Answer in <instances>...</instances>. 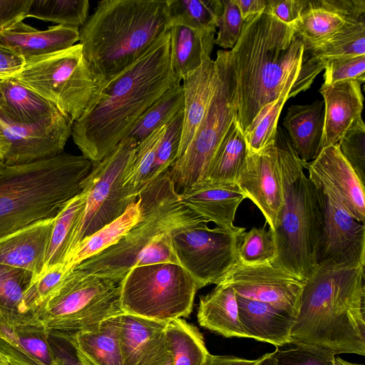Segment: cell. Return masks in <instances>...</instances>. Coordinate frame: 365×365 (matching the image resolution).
I'll return each mask as SVG.
<instances>
[{"label": "cell", "instance_id": "cell-1", "mask_svg": "<svg viewBox=\"0 0 365 365\" xmlns=\"http://www.w3.org/2000/svg\"><path fill=\"white\" fill-rule=\"evenodd\" d=\"M236 81L237 120L244 131L259 110L282 96L310 88L324 64L316 59L291 25L264 10L243 22L230 51Z\"/></svg>", "mask_w": 365, "mask_h": 365}, {"label": "cell", "instance_id": "cell-2", "mask_svg": "<svg viewBox=\"0 0 365 365\" xmlns=\"http://www.w3.org/2000/svg\"><path fill=\"white\" fill-rule=\"evenodd\" d=\"M178 83L170 66L169 29L135 63L103 84L91 108L72 125L74 143L93 163L101 161Z\"/></svg>", "mask_w": 365, "mask_h": 365}, {"label": "cell", "instance_id": "cell-3", "mask_svg": "<svg viewBox=\"0 0 365 365\" xmlns=\"http://www.w3.org/2000/svg\"><path fill=\"white\" fill-rule=\"evenodd\" d=\"M289 344L365 355L364 267L317 264L304 280Z\"/></svg>", "mask_w": 365, "mask_h": 365}, {"label": "cell", "instance_id": "cell-4", "mask_svg": "<svg viewBox=\"0 0 365 365\" xmlns=\"http://www.w3.org/2000/svg\"><path fill=\"white\" fill-rule=\"evenodd\" d=\"M141 218L118 242L73 269L83 274L109 278L120 283L133 267L179 264L171 239L173 229L200 217L183 205L168 170L139 195Z\"/></svg>", "mask_w": 365, "mask_h": 365}, {"label": "cell", "instance_id": "cell-5", "mask_svg": "<svg viewBox=\"0 0 365 365\" xmlns=\"http://www.w3.org/2000/svg\"><path fill=\"white\" fill-rule=\"evenodd\" d=\"M170 29L167 1L103 0L79 29V43L103 84Z\"/></svg>", "mask_w": 365, "mask_h": 365}, {"label": "cell", "instance_id": "cell-6", "mask_svg": "<svg viewBox=\"0 0 365 365\" xmlns=\"http://www.w3.org/2000/svg\"><path fill=\"white\" fill-rule=\"evenodd\" d=\"M93 163L63 153L19 165H0V237L54 218L83 190Z\"/></svg>", "mask_w": 365, "mask_h": 365}, {"label": "cell", "instance_id": "cell-7", "mask_svg": "<svg viewBox=\"0 0 365 365\" xmlns=\"http://www.w3.org/2000/svg\"><path fill=\"white\" fill-rule=\"evenodd\" d=\"M276 146L283 191V206L272 230L275 257L271 264L305 280L317 266L322 212L317 187L304 172L305 163L279 128Z\"/></svg>", "mask_w": 365, "mask_h": 365}, {"label": "cell", "instance_id": "cell-8", "mask_svg": "<svg viewBox=\"0 0 365 365\" xmlns=\"http://www.w3.org/2000/svg\"><path fill=\"white\" fill-rule=\"evenodd\" d=\"M13 78L47 100L73 123L91 108L103 86L79 43L26 60Z\"/></svg>", "mask_w": 365, "mask_h": 365}, {"label": "cell", "instance_id": "cell-9", "mask_svg": "<svg viewBox=\"0 0 365 365\" xmlns=\"http://www.w3.org/2000/svg\"><path fill=\"white\" fill-rule=\"evenodd\" d=\"M123 312L118 282L71 269L30 314L51 334L90 330Z\"/></svg>", "mask_w": 365, "mask_h": 365}, {"label": "cell", "instance_id": "cell-10", "mask_svg": "<svg viewBox=\"0 0 365 365\" xmlns=\"http://www.w3.org/2000/svg\"><path fill=\"white\" fill-rule=\"evenodd\" d=\"M213 93L205 115L185 153L168 169L178 192L206 179L213 158L237 120L236 81L230 51L219 50Z\"/></svg>", "mask_w": 365, "mask_h": 365}, {"label": "cell", "instance_id": "cell-11", "mask_svg": "<svg viewBox=\"0 0 365 365\" xmlns=\"http://www.w3.org/2000/svg\"><path fill=\"white\" fill-rule=\"evenodd\" d=\"M119 285L124 313L163 322L188 317L200 289L192 275L173 263L133 267Z\"/></svg>", "mask_w": 365, "mask_h": 365}, {"label": "cell", "instance_id": "cell-12", "mask_svg": "<svg viewBox=\"0 0 365 365\" xmlns=\"http://www.w3.org/2000/svg\"><path fill=\"white\" fill-rule=\"evenodd\" d=\"M137 145L133 138L126 137L103 159L93 163L83 183L85 205L72 228L64 266L83 238L120 217L133 202L123 189V178Z\"/></svg>", "mask_w": 365, "mask_h": 365}, {"label": "cell", "instance_id": "cell-13", "mask_svg": "<svg viewBox=\"0 0 365 365\" xmlns=\"http://www.w3.org/2000/svg\"><path fill=\"white\" fill-rule=\"evenodd\" d=\"M201 217L171 232L173 247L179 264L195 279L199 289L217 284L238 262L240 235L245 228L229 230L215 226Z\"/></svg>", "mask_w": 365, "mask_h": 365}, {"label": "cell", "instance_id": "cell-14", "mask_svg": "<svg viewBox=\"0 0 365 365\" xmlns=\"http://www.w3.org/2000/svg\"><path fill=\"white\" fill-rule=\"evenodd\" d=\"M73 123L61 112L33 124L16 123L0 114L3 164L24 165L61 154L71 135Z\"/></svg>", "mask_w": 365, "mask_h": 365}, {"label": "cell", "instance_id": "cell-15", "mask_svg": "<svg viewBox=\"0 0 365 365\" xmlns=\"http://www.w3.org/2000/svg\"><path fill=\"white\" fill-rule=\"evenodd\" d=\"M317 189L322 212L317 263L364 267V224L357 221L332 194Z\"/></svg>", "mask_w": 365, "mask_h": 365}, {"label": "cell", "instance_id": "cell-16", "mask_svg": "<svg viewBox=\"0 0 365 365\" xmlns=\"http://www.w3.org/2000/svg\"><path fill=\"white\" fill-rule=\"evenodd\" d=\"M304 284V280L270 263L248 265L238 261L217 284L228 286L238 296L272 304L296 317Z\"/></svg>", "mask_w": 365, "mask_h": 365}, {"label": "cell", "instance_id": "cell-17", "mask_svg": "<svg viewBox=\"0 0 365 365\" xmlns=\"http://www.w3.org/2000/svg\"><path fill=\"white\" fill-rule=\"evenodd\" d=\"M236 184L260 210L269 229L274 230L283 206L275 139L257 153L248 151Z\"/></svg>", "mask_w": 365, "mask_h": 365}, {"label": "cell", "instance_id": "cell-18", "mask_svg": "<svg viewBox=\"0 0 365 365\" xmlns=\"http://www.w3.org/2000/svg\"><path fill=\"white\" fill-rule=\"evenodd\" d=\"M309 179L317 187L332 194L359 222H365L363 184L339 150L336 144L322 149L307 163Z\"/></svg>", "mask_w": 365, "mask_h": 365}, {"label": "cell", "instance_id": "cell-19", "mask_svg": "<svg viewBox=\"0 0 365 365\" xmlns=\"http://www.w3.org/2000/svg\"><path fill=\"white\" fill-rule=\"evenodd\" d=\"M50 335L30 314L16 320L0 318V352L9 365H64L49 342Z\"/></svg>", "mask_w": 365, "mask_h": 365}, {"label": "cell", "instance_id": "cell-20", "mask_svg": "<svg viewBox=\"0 0 365 365\" xmlns=\"http://www.w3.org/2000/svg\"><path fill=\"white\" fill-rule=\"evenodd\" d=\"M112 319L119 334L123 365H166L171 355L168 322L124 312Z\"/></svg>", "mask_w": 365, "mask_h": 365}, {"label": "cell", "instance_id": "cell-21", "mask_svg": "<svg viewBox=\"0 0 365 365\" xmlns=\"http://www.w3.org/2000/svg\"><path fill=\"white\" fill-rule=\"evenodd\" d=\"M365 19L364 0H305L299 19L291 26L309 50L341 31L350 22Z\"/></svg>", "mask_w": 365, "mask_h": 365}, {"label": "cell", "instance_id": "cell-22", "mask_svg": "<svg viewBox=\"0 0 365 365\" xmlns=\"http://www.w3.org/2000/svg\"><path fill=\"white\" fill-rule=\"evenodd\" d=\"M178 193L181 203L197 215L219 227L237 228L235 214L246 197L236 183L205 180Z\"/></svg>", "mask_w": 365, "mask_h": 365}, {"label": "cell", "instance_id": "cell-23", "mask_svg": "<svg viewBox=\"0 0 365 365\" xmlns=\"http://www.w3.org/2000/svg\"><path fill=\"white\" fill-rule=\"evenodd\" d=\"M54 220H40L0 237V264L31 272V284L38 279L43 270Z\"/></svg>", "mask_w": 365, "mask_h": 365}, {"label": "cell", "instance_id": "cell-24", "mask_svg": "<svg viewBox=\"0 0 365 365\" xmlns=\"http://www.w3.org/2000/svg\"><path fill=\"white\" fill-rule=\"evenodd\" d=\"M324 128L320 150L336 144L350 126L361 118L364 97L361 83L354 81L323 83Z\"/></svg>", "mask_w": 365, "mask_h": 365}, {"label": "cell", "instance_id": "cell-25", "mask_svg": "<svg viewBox=\"0 0 365 365\" xmlns=\"http://www.w3.org/2000/svg\"><path fill=\"white\" fill-rule=\"evenodd\" d=\"M79 41V28L56 25L39 31L23 21L0 32V45L25 61L66 49Z\"/></svg>", "mask_w": 365, "mask_h": 365}, {"label": "cell", "instance_id": "cell-26", "mask_svg": "<svg viewBox=\"0 0 365 365\" xmlns=\"http://www.w3.org/2000/svg\"><path fill=\"white\" fill-rule=\"evenodd\" d=\"M237 302L240 321L247 338L276 347L289 343L295 319L292 314L272 304L238 295Z\"/></svg>", "mask_w": 365, "mask_h": 365}, {"label": "cell", "instance_id": "cell-27", "mask_svg": "<svg viewBox=\"0 0 365 365\" xmlns=\"http://www.w3.org/2000/svg\"><path fill=\"white\" fill-rule=\"evenodd\" d=\"M51 334L68 343L83 365H123L119 334L112 317L90 330Z\"/></svg>", "mask_w": 365, "mask_h": 365}, {"label": "cell", "instance_id": "cell-28", "mask_svg": "<svg viewBox=\"0 0 365 365\" xmlns=\"http://www.w3.org/2000/svg\"><path fill=\"white\" fill-rule=\"evenodd\" d=\"M215 78V60L208 57L196 71L182 80L183 124L177 158L190 144L205 115L213 93Z\"/></svg>", "mask_w": 365, "mask_h": 365}, {"label": "cell", "instance_id": "cell-29", "mask_svg": "<svg viewBox=\"0 0 365 365\" xmlns=\"http://www.w3.org/2000/svg\"><path fill=\"white\" fill-rule=\"evenodd\" d=\"M215 33L183 25L170 26V61L175 77L180 81L196 71L210 57Z\"/></svg>", "mask_w": 365, "mask_h": 365}, {"label": "cell", "instance_id": "cell-30", "mask_svg": "<svg viewBox=\"0 0 365 365\" xmlns=\"http://www.w3.org/2000/svg\"><path fill=\"white\" fill-rule=\"evenodd\" d=\"M324 102L293 105L287 110L283 125L296 153L305 163L314 159L320 151L324 128Z\"/></svg>", "mask_w": 365, "mask_h": 365}, {"label": "cell", "instance_id": "cell-31", "mask_svg": "<svg viewBox=\"0 0 365 365\" xmlns=\"http://www.w3.org/2000/svg\"><path fill=\"white\" fill-rule=\"evenodd\" d=\"M197 321L201 327L225 337L247 338L239 318L236 293L228 286L217 284L200 296Z\"/></svg>", "mask_w": 365, "mask_h": 365}, {"label": "cell", "instance_id": "cell-32", "mask_svg": "<svg viewBox=\"0 0 365 365\" xmlns=\"http://www.w3.org/2000/svg\"><path fill=\"white\" fill-rule=\"evenodd\" d=\"M0 114L14 123L33 124L59 113L53 104L15 78L0 80Z\"/></svg>", "mask_w": 365, "mask_h": 365}, {"label": "cell", "instance_id": "cell-33", "mask_svg": "<svg viewBox=\"0 0 365 365\" xmlns=\"http://www.w3.org/2000/svg\"><path fill=\"white\" fill-rule=\"evenodd\" d=\"M138 200L131 202L120 217L83 238L65 264L67 270L89 259L118 242L141 218Z\"/></svg>", "mask_w": 365, "mask_h": 365}, {"label": "cell", "instance_id": "cell-34", "mask_svg": "<svg viewBox=\"0 0 365 365\" xmlns=\"http://www.w3.org/2000/svg\"><path fill=\"white\" fill-rule=\"evenodd\" d=\"M247 153L243 130L236 120L219 146L205 180L217 183H236Z\"/></svg>", "mask_w": 365, "mask_h": 365}, {"label": "cell", "instance_id": "cell-35", "mask_svg": "<svg viewBox=\"0 0 365 365\" xmlns=\"http://www.w3.org/2000/svg\"><path fill=\"white\" fill-rule=\"evenodd\" d=\"M165 333L173 365H206L210 354L197 327L178 318L168 322Z\"/></svg>", "mask_w": 365, "mask_h": 365}, {"label": "cell", "instance_id": "cell-36", "mask_svg": "<svg viewBox=\"0 0 365 365\" xmlns=\"http://www.w3.org/2000/svg\"><path fill=\"white\" fill-rule=\"evenodd\" d=\"M166 125L155 130L139 143L129 162L123 178V187L131 202H135L140 193L148 185L155 159L157 147Z\"/></svg>", "mask_w": 365, "mask_h": 365}, {"label": "cell", "instance_id": "cell-37", "mask_svg": "<svg viewBox=\"0 0 365 365\" xmlns=\"http://www.w3.org/2000/svg\"><path fill=\"white\" fill-rule=\"evenodd\" d=\"M169 24L215 33L223 10L222 0H167Z\"/></svg>", "mask_w": 365, "mask_h": 365}, {"label": "cell", "instance_id": "cell-38", "mask_svg": "<svg viewBox=\"0 0 365 365\" xmlns=\"http://www.w3.org/2000/svg\"><path fill=\"white\" fill-rule=\"evenodd\" d=\"M183 105L182 86L178 83L167 90L150 106L126 137L133 138L138 145L155 130L167 125L182 109Z\"/></svg>", "mask_w": 365, "mask_h": 365}, {"label": "cell", "instance_id": "cell-39", "mask_svg": "<svg viewBox=\"0 0 365 365\" xmlns=\"http://www.w3.org/2000/svg\"><path fill=\"white\" fill-rule=\"evenodd\" d=\"M84 205L85 197L81 192L71 199L56 216L41 275L53 267L64 264L71 232Z\"/></svg>", "mask_w": 365, "mask_h": 365}, {"label": "cell", "instance_id": "cell-40", "mask_svg": "<svg viewBox=\"0 0 365 365\" xmlns=\"http://www.w3.org/2000/svg\"><path fill=\"white\" fill-rule=\"evenodd\" d=\"M88 11L87 0H31L25 18L81 28L88 18Z\"/></svg>", "mask_w": 365, "mask_h": 365}, {"label": "cell", "instance_id": "cell-41", "mask_svg": "<svg viewBox=\"0 0 365 365\" xmlns=\"http://www.w3.org/2000/svg\"><path fill=\"white\" fill-rule=\"evenodd\" d=\"M32 274L26 270L0 264V318L16 320L24 314L22 301Z\"/></svg>", "mask_w": 365, "mask_h": 365}, {"label": "cell", "instance_id": "cell-42", "mask_svg": "<svg viewBox=\"0 0 365 365\" xmlns=\"http://www.w3.org/2000/svg\"><path fill=\"white\" fill-rule=\"evenodd\" d=\"M311 51L313 56L324 64L333 58L365 55V19L350 22Z\"/></svg>", "mask_w": 365, "mask_h": 365}, {"label": "cell", "instance_id": "cell-43", "mask_svg": "<svg viewBox=\"0 0 365 365\" xmlns=\"http://www.w3.org/2000/svg\"><path fill=\"white\" fill-rule=\"evenodd\" d=\"M287 100V96H282L264 105L243 131L249 152L257 153L275 139L278 120Z\"/></svg>", "mask_w": 365, "mask_h": 365}, {"label": "cell", "instance_id": "cell-44", "mask_svg": "<svg viewBox=\"0 0 365 365\" xmlns=\"http://www.w3.org/2000/svg\"><path fill=\"white\" fill-rule=\"evenodd\" d=\"M275 254V244L270 229L254 227L240 235L237 257L241 263L248 265L271 263Z\"/></svg>", "mask_w": 365, "mask_h": 365}, {"label": "cell", "instance_id": "cell-45", "mask_svg": "<svg viewBox=\"0 0 365 365\" xmlns=\"http://www.w3.org/2000/svg\"><path fill=\"white\" fill-rule=\"evenodd\" d=\"M183 109L167 124L166 130L157 147L154 165L148 185L164 174L175 161L181 140Z\"/></svg>", "mask_w": 365, "mask_h": 365}, {"label": "cell", "instance_id": "cell-46", "mask_svg": "<svg viewBox=\"0 0 365 365\" xmlns=\"http://www.w3.org/2000/svg\"><path fill=\"white\" fill-rule=\"evenodd\" d=\"M339 150L364 184L365 181V125L360 118L347 130L336 143Z\"/></svg>", "mask_w": 365, "mask_h": 365}, {"label": "cell", "instance_id": "cell-47", "mask_svg": "<svg viewBox=\"0 0 365 365\" xmlns=\"http://www.w3.org/2000/svg\"><path fill=\"white\" fill-rule=\"evenodd\" d=\"M69 270L60 264L43 273L31 283L24 292L22 301L24 314H31L56 289Z\"/></svg>", "mask_w": 365, "mask_h": 365}, {"label": "cell", "instance_id": "cell-48", "mask_svg": "<svg viewBox=\"0 0 365 365\" xmlns=\"http://www.w3.org/2000/svg\"><path fill=\"white\" fill-rule=\"evenodd\" d=\"M288 344L289 348L276 347L271 353L276 365H334L332 353L307 345Z\"/></svg>", "mask_w": 365, "mask_h": 365}, {"label": "cell", "instance_id": "cell-49", "mask_svg": "<svg viewBox=\"0 0 365 365\" xmlns=\"http://www.w3.org/2000/svg\"><path fill=\"white\" fill-rule=\"evenodd\" d=\"M324 84L339 81L365 82V55L340 57L324 63Z\"/></svg>", "mask_w": 365, "mask_h": 365}, {"label": "cell", "instance_id": "cell-50", "mask_svg": "<svg viewBox=\"0 0 365 365\" xmlns=\"http://www.w3.org/2000/svg\"><path fill=\"white\" fill-rule=\"evenodd\" d=\"M223 10L219 18V31L215 43L224 48H232L237 42L243 26V20L236 0H222Z\"/></svg>", "mask_w": 365, "mask_h": 365}, {"label": "cell", "instance_id": "cell-51", "mask_svg": "<svg viewBox=\"0 0 365 365\" xmlns=\"http://www.w3.org/2000/svg\"><path fill=\"white\" fill-rule=\"evenodd\" d=\"M305 0H267L269 11L282 22L292 25L300 16Z\"/></svg>", "mask_w": 365, "mask_h": 365}, {"label": "cell", "instance_id": "cell-52", "mask_svg": "<svg viewBox=\"0 0 365 365\" xmlns=\"http://www.w3.org/2000/svg\"><path fill=\"white\" fill-rule=\"evenodd\" d=\"M31 0H0V32L23 21Z\"/></svg>", "mask_w": 365, "mask_h": 365}, {"label": "cell", "instance_id": "cell-53", "mask_svg": "<svg viewBox=\"0 0 365 365\" xmlns=\"http://www.w3.org/2000/svg\"><path fill=\"white\" fill-rule=\"evenodd\" d=\"M25 60L0 45V80L14 78L23 68Z\"/></svg>", "mask_w": 365, "mask_h": 365}, {"label": "cell", "instance_id": "cell-54", "mask_svg": "<svg viewBox=\"0 0 365 365\" xmlns=\"http://www.w3.org/2000/svg\"><path fill=\"white\" fill-rule=\"evenodd\" d=\"M243 22L262 12L267 5V0H236Z\"/></svg>", "mask_w": 365, "mask_h": 365}, {"label": "cell", "instance_id": "cell-55", "mask_svg": "<svg viewBox=\"0 0 365 365\" xmlns=\"http://www.w3.org/2000/svg\"><path fill=\"white\" fill-rule=\"evenodd\" d=\"M262 356L257 359H246L234 356L210 354L206 365H257Z\"/></svg>", "mask_w": 365, "mask_h": 365}, {"label": "cell", "instance_id": "cell-56", "mask_svg": "<svg viewBox=\"0 0 365 365\" xmlns=\"http://www.w3.org/2000/svg\"><path fill=\"white\" fill-rule=\"evenodd\" d=\"M257 365H276V361L271 353H267L262 356L261 360Z\"/></svg>", "mask_w": 365, "mask_h": 365}, {"label": "cell", "instance_id": "cell-57", "mask_svg": "<svg viewBox=\"0 0 365 365\" xmlns=\"http://www.w3.org/2000/svg\"><path fill=\"white\" fill-rule=\"evenodd\" d=\"M61 356L64 359V365H83L76 357L70 356L66 351H63Z\"/></svg>", "mask_w": 365, "mask_h": 365}, {"label": "cell", "instance_id": "cell-58", "mask_svg": "<svg viewBox=\"0 0 365 365\" xmlns=\"http://www.w3.org/2000/svg\"><path fill=\"white\" fill-rule=\"evenodd\" d=\"M334 365H363L359 364H355V363H351L349 361H346L339 357H335L334 358Z\"/></svg>", "mask_w": 365, "mask_h": 365}, {"label": "cell", "instance_id": "cell-59", "mask_svg": "<svg viewBox=\"0 0 365 365\" xmlns=\"http://www.w3.org/2000/svg\"><path fill=\"white\" fill-rule=\"evenodd\" d=\"M0 365H9L6 356L0 352Z\"/></svg>", "mask_w": 365, "mask_h": 365}, {"label": "cell", "instance_id": "cell-60", "mask_svg": "<svg viewBox=\"0 0 365 365\" xmlns=\"http://www.w3.org/2000/svg\"><path fill=\"white\" fill-rule=\"evenodd\" d=\"M166 365H173L171 355H170V357L169 360L168 361Z\"/></svg>", "mask_w": 365, "mask_h": 365}, {"label": "cell", "instance_id": "cell-61", "mask_svg": "<svg viewBox=\"0 0 365 365\" xmlns=\"http://www.w3.org/2000/svg\"><path fill=\"white\" fill-rule=\"evenodd\" d=\"M1 103H2V93H1V88H0V108L1 106Z\"/></svg>", "mask_w": 365, "mask_h": 365}, {"label": "cell", "instance_id": "cell-62", "mask_svg": "<svg viewBox=\"0 0 365 365\" xmlns=\"http://www.w3.org/2000/svg\"><path fill=\"white\" fill-rule=\"evenodd\" d=\"M0 161L2 162V153H1V148H0Z\"/></svg>", "mask_w": 365, "mask_h": 365}, {"label": "cell", "instance_id": "cell-63", "mask_svg": "<svg viewBox=\"0 0 365 365\" xmlns=\"http://www.w3.org/2000/svg\"><path fill=\"white\" fill-rule=\"evenodd\" d=\"M2 164V162L0 161V165Z\"/></svg>", "mask_w": 365, "mask_h": 365}]
</instances>
